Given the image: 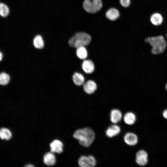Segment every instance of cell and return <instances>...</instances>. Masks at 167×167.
Returning a JSON list of instances; mask_svg holds the SVG:
<instances>
[{
    "label": "cell",
    "mask_w": 167,
    "mask_h": 167,
    "mask_svg": "<svg viewBox=\"0 0 167 167\" xmlns=\"http://www.w3.org/2000/svg\"><path fill=\"white\" fill-rule=\"evenodd\" d=\"M83 7L87 12L90 13H96L92 1L84 0L83 3Z\"/></svg>",
    "instance_id": "18"
},
{
    "label": "cell",
    "mask_w": 167,
    "mask_h": 167,
    "mask_svg": "<svg viewBox=\"0 0 167 167\" xmlns=\"http://www.w3.org/2000/svg\"><path fill=\"white\" fill-rule=\"evenodd\" d=\"M78 163L81 167H94L96 165V161L94 157L92 156H83L79 159Z\"/></svg>",
    "instance_id": "4"
},
{
    "label": "cell",
    "mask_w": 167,
    "mask_h": 167,
    "mask_svg": "<svg viewBox=\"0 0 167 167\" xmlns=\"http://www.w3.org/2000/svg\"><path fill=\"white\" fill-rule=\"evenodd\" d=\"M34 46L37 49H42L44 46V43L42 36L38 35L35 36L33 40Z\"/></svg>",
    "instance_id": "16"
},
{
    "label": "cell",
    "mask_w": 167,
    "mask_h": 167,
    "mask_svg": "<svg viewBox=\"0 0 167 167\" xmlns=\"http://www.w3.org/2000/svg\"><path fill=\"white\" fill-rule=\"evenodd\" d=\"M73 137L78 140L81 145L88 147L94 141L95 133L93 130L89 127L78 129L74 132Z\"/></svg>",
    "instance_id": "1"
},
{
    "label": "cell",
    "mask_w": 167,
    "mask_h": 167,
    "mask_svg": "<svg viewBox=\"0 0 167 167\" xmlns=\"http://www.w3.org/2000/svg\"><path fill=\"white\" fill-rule=\"evenodd\" d=\"M11 137L12 134L9 129L5 128L0 129V138L1 139L8 140Z\"/></svg>",
    "instance_id": "19"
},
{
    "label": "cell",
    "mask_w": 167,
    "mask_h": 167,
    "mask_svg": "<svg viewBox=\"0 0 167 167\" xmlns=\"http://www.w3.org/2000/svg\"><path fill=\"white\" fill-rule=\"evenodd\" d=\"M125 122L128 125H132L135 122L136 117L133 113L128 112L125 113L123 117Z\"/></svg>",
    "instance_id": "15"
},
{
    "label": "cell",
    "mask_w": 167,
    "mask_h": 167,
    "mask_svg": "<svg viewBox=\"0 0 167 167\" xmlns=\"http://www.w3.org/2000/svg\"><path fill=\"white\" fill-rule=\"evenodd\" d=\"M120 131V127L118 125L114 124L107 128L105 131V134L107 137L111 138L118 135Z\"/></svg>",
    "instance_id": "8"
},
{
    "label": "cell",
    "mask_w": 167,
    "mask_h": 167,
    "mask_svg": "<svg viewBox=\"0 0 167 167\" xmlns=\"http://www.w3.org/2000/svg\"><path fill=\"white\" fill-rule=\"evenodd\" d=\"M150 20L151 23L153 25L155 26H158L162 23L163 18L160 14L155 13L151 15Z\"/></svg>",
    "instance_id": "14"
},
{
    "label": "cell",
    "mask_w": 167,
    "mask_h": 167,
    "mask_svg": "<svg viewBox=\"0 0 167 167\" xmlns=\"http://www.w3.org/2000/svg\"><path fill=\"white\" fill-rule=\"evenodd\" d=\"M3 57L2 53L0 51V61L2 60Z\"/></svg>",
    "instance_id": "27"
},
{
    "label": "cell",
    "mask_w": 167,
    "mask_h": 167,
    "mask_svg": "<svg viewBox=\"0 0 167 167\" xmlns=\"http://www.w3.org/2000/svg\"><path fill=\"white\" fill-rule=\"evenodd\" d=\"M107 18L112 21H114L117 19L120 16L119 11L115 8H111L108 10L105 13Z\"/></svg>",
    "instance_id": "13"
},
{
    "label": "cell",
    "mask_w": 167,
    "mask_h": 167,
    "mask_svg": "<svg viewBox=\"0 0 167 167\" xmlns=\"http://www.w3.org/2000/svg\"><path fill=\"white\" fill-rule=\"evenodd\" d=\"M148 157V154L145 151L140 150L136 154V162L140 166H144L147 163Z\"/></svg>",
    "instance_id": "5"
},
{
    "label": "cell",
    "mask_w": 167,
    "mask_h": 167,
    "mask_svg": "<svg viewBox=\"0 0 167 167\" xmlns=\"http://www.w3.org/2000/svg\"><path fill=\"white\" fill-rule=\"evenodd\" d=\"M145 41L152 46V52L154 54L162 53L167 46L166 42L162 36L148 37L145 39Z\"/></svg>",
    "instance_id": "2"
},
{
    "label": "cell",
    "mask_w": 167,
    "mask_h": 167,
    "mask_svg": "<svg viewBox=\"0 0 167 167\" xmlns=\"http://www.w3.org/2000/svg\"><path fill=\"white\" fill-rule=\"evenodd\" d=\"M120 2L122 6L126 7L130 5L131 0H120Z\"/></svg>",
    "instance_id": "24"
},
{
    "label": "cell",
    "mask_w": 167,
    "mask_h": 167,
    "mask_svg": "<svg viewBox=\"0 0 167 167\" xmlns=\"http://www.w3.org/2000/svg\"><path fill=\"white\" fill-rule=\"evenodd\" d=\"M25 166L27 167H32L34 166L32 164H27Z\"/></svg>",
    "instance_id": "26"
},
{
    "label": "cell",
    "mask_w": 167,
    "mask_h": 167,
    "mask_svg": "<svg viewBox=\"0 0 167 167\" xmlns=\"http://www.w3.org/2000/svg\"><path fill=\"white\" fill-rule=\"evenodd\" d=\"M72 79L75 84L77 86L82 85L84 81V76L79 73H75L73 75Z\"/></svg>",
    "instance_id": "17"
},
{
    "label": "cell",
    "mask_w": 167,
    "mask_h": 167,
    "mask_svg": "<svg viewBox=\"0 0 167 167\" xmlns=\"http://www.w3.org/2000/svg\"><path fill=\"white\" fill-rule=\"evenodd\" d=\"M163 117L167 119V109L164 110L162 113Z\"/></svg>",
    "instance_id": "25"
},
{
    "label": "cell",
    "mask_w": 167,
    "mask_h": 167,
    "mask_svg": "<svg viewBox=\"0 0 167 167\" xmlns=\"http://www.w3.org/2000/svg\"><path fill=\"white\" fill-rule=\"evenodd\" d=\"M83 71L86 73L91 74L94 70V65L92 61L90 60H84L82 65Z\"/></svg>",
    "instance_id": "12"
},
{
    "label": "cell",
    "mask_w": 167,
    "mask_h": 167,
    "mask_svg": "<svg viewBox=\"0 0 167 167\" xmlns=\"http://www.w3.org/2000/svg\"><path fill=\"white\" fill-rule=\"evenodd\" d=\"M124 140L127 144L130 146H134L137 143L138 138L135 134L128 132L125 135Z\"/></svg>",
    "instance_id": "7"
},
{
    "label": "cell",
    "mask_w": 167,
    "mask_h": 167,
    "mask_svg": "<svg viewBox=\"0 0 167 167\" xmlns=\"http://www.w3.org/2000/svg\"><path fill=\"white\" fill-rule=\"evenodd\" d=\"M92 1L96 12L99 11L102 8V3L101 0H92Z\"/></svg>",
    "instance_id": "23"
},
{
    "label": "cell",
    "mask_w": 167,
    "mask_h": 167,
    "mask_svg": "<svg viewBox=\"0 0 167 167\" xmlns=\"http://www.w3.org/2000/svg\"><path fill=\"white\" fill-rule=\"evenodd\" d=\"M9 11V7L6 4L0 2V15L1 16L6 17L8 15Z\"/></svg>",
    "instance_id": "22"
},
{
    "label": "cell",
    "mask_w": 167,
    "mask_h": 167,
    "mask_svg": "<svg viewBox=\"0 0 167 167\" xmlns=\"http://www.w3.org/2000/svg\"><path fill=\"white\" fill-rule=\"evenodd\" d=\"M53 153L48 152L46 153L43 156V162L48 166H53L55 164L56 162V159Z\"/></svg>",
    "instance_id": "11"
},
{
    "label": "cell",
    "mask_w": 167,
    "mask_h": 167,
    "mask_svg": "<svg viewBox=\"0 0 167 167\" xmlns=\"http://www.w3.org/2000/svg\"><path fill=\"white\" fill-rule=\"evenodd\" d=\"M10 79L9 75L7 73L2 72L0 73V84L6 85L7 84Z\"/></svg>",
    "instance_id": "21"
},
{
    "label": "cell",
    "mask_w": 167,
    "mask_h": 167,
    "mask_svg": "<svg viewBox=\"0 0 167 167\" xmlns=\"http://www.w3.org/2000/svg\"><path fill=\"white\" fill-rule=\"evenodd\" d=\"M110 119L111 122L114 124L121 121L122 118L121 112L118 109H112L110 113Z\"/></svg>",
    "instance_id": "10"
},
{
    "label": "cell",
    "mask_w": 167,
    "mask_h": 167,
    "mask_svg": "<svg viewBox=\"0 0 167 167\" xmlns=\"http://www.w3.org/2000/svg\"><path fill=\"white\" fill-rule=\"evenodd\" d=\"M91 40V37L89 34L85 32H79L70 39L68 43L70 46L77 48L88 45Z\"/></svg>",
    "instance_id": "3"
},
{
    "label": "cell",
    "mask_w": 167,
    "mask_h": 167,
    "mask_svg": "<svg viewBox=\"0 0 167 167\" xmlns=\"http://www.w3.org/2000/svg\"><path fill=\"white\" fill-rule=\"evenodd\" d=\"M50 151L53 153H61L63 151V145L62 143L58 139H55L50 144Z\"/></svg>",
    "instance_id": "6"
},
{
    "label": "cell",
    "mask_w": 167,
    "mask_h": 167,
    "mask_svg": "<svg viewBox=\"0 0 167 167\" xmlns=\"http://www.w3.org/2000/svg\"><path fill=\"white\" fill-rule=\"evenodd\" d=\"M83 88L86 93L90 94L93 93L96 90L97 85L94 81L89 80L84 84Z\"/></svg>",
    "instance_id": "9"
},
{
    "label": "cell",
    "mask_w": 167,
    "mask_h": 167,
    "mask_svg": "<svg viewBox=\"0 0 167 167\" xmlns=\"http://www.w3.org/2000/svg\"><path fill=\"white\" fill-rule=\"evenodd\" d=\"M166 89L167 90V84L166 85Z\"/></svg>",
    "instance_id": "28"
},
{
    "label": "cell",
    "mask_w": 167,
    "mask_h": 167,
    "mask_svg": "<svg viewBox=\"0 0 167 167\" xmlns=\"http://www.w3.org/2000/svg\"><path fill=\"white\" fill-rule=\"evenodd\" d=\"M76 54L77 57L81 59H85L87 57L88 53L85 46H80L76 48Z\"/></svg>",
    "instance_id": "20"
},
{
    "label": "cell",
    "mask_w": 167,
    "mask_h": 167,
    "mask_svg": "<svg viewBox=\"0 0 167 167\" xmlns=\"http://www.w3.org/2000/svg\"></svg>",
    "instance_id": "29"
}]
</instances>
